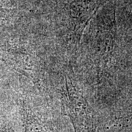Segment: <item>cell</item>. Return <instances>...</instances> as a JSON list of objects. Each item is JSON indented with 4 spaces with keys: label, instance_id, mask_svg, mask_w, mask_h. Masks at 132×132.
Returning <instances> with one entry per match:
<instances>
[{
    "label": "cell",
    "instance_id": "cell-1",
    "mask_svg": "<svg viewBox=\"0 0 132 132\" xmlns=\"http://www.w3.org/2000/svg\"><path fill=\"white\" fill-rule=\"evenodd\" d=\"M66 113L71 118L75 132H95V119L82 96H69L64 103Z\"/></svg>",
    "mask_w": 132,
    "mask_h": 132
},
{
    "label": "cell",
    "instance_id": "cell-2",
    "mask_svg": "<svg viewBox=\"0 0 132 132\" xmlns=\"http://www.w3.org/2000/svg\"><path fill=\"white\" fill-rule=\"evenodd\" d=\"M120 120H121V122L124 123L125 125L132 123V99L131 101V104L128 105L123 117H122Z\"/></svg>",
    "mask_w": 132,
    "mask_h": 132
}]
</instances>
